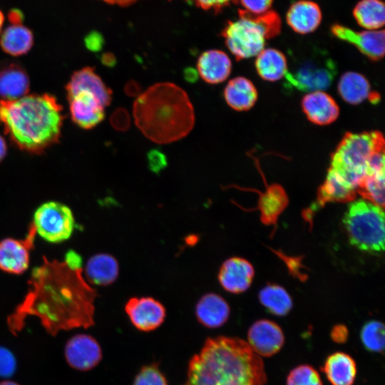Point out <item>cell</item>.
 <instances>
[{
    "mask_svg": "<svg viewBox=\"0 0 385 385\" xmlns=\"http://www.w3.org/2000/svg\"><path fill=\"white\" fill-rule=\"evenodd\" d=\"M356 193V190L348 186L328 170L325 180L319 188L317 200L321 204L351 202L354 200Z\"/></svg>",
    "mask_w": 385,
    "mask_h": 385,
    "instance_id": "obj_31",
    "label": "cell"
},
{
    "mask_svg": "<svg viewBox=\"0 0 385 385\" xmlns=\"http://www.w3.org/2000/svg\"><path fill=\"white\" fill-rule=\"evenodd\" d=\"M223 96L227 104L237 111L250 110L257 100L255 85L243 76L230 80L224 88Z\"/></svg>",
    "mask_w": 385,
    "mask_h": 385,
    "instance_id": "obj_25",
    "label": "cell"
},
{
    "mask_svg": "<svg viewBox=\"0 0 385 385\" xmlns=\"http://www.w3.org/2000/svg\"><path fill=\"white\" fill-rule=\"evenodd\" d=\"M7 153V145L4 138L0 135V162L6 157Z\"/></svg>",
    "mask_w": 385,
    "mask_h": 385,
    "instance_id": "obj_48",
    "label": "cell"
},
{
    "mask_svg": "<svg viewBox=\"0 0 385 385\" xmlns=\"http://www.w3.org/2000/svg\"><path fill=\"white\" fill-rule=\"evenodd\" d=\"M82 263L80 255L71 250L62 261L43 256L31 273L24 299L7 317L9 332L17 336L29 317L38 318L53 337L61 331L93 326L97 292L83 277Z\"/></svg>",
    "mask_w": 385,
    "mask_h": 385,
    "instance_id": "obj_1",
    "label": "cell"
},
{
    "mask_svg": "<svg viewBox=\"0 0 385 385\" xmlns=\"http://www.w3.org/2000/svg\"><path fill=\"white\" fill-rule=\"evenodd\" d=\"M85 43L88 49L96 52L102 48L104 41L100 34L92 32L85 38Z\"/></svg>",
    "mask_w": 385,
    "mask_h": 385,
    "instance_id": "obj_42",
    "label": "cell"
},
{
    "mask_svg": "<svg viewBox=\"0 0 385 385\" xmlns=\"http://www.w3.org/2000/svg\"><path fill=\"white\" fill-rule=\"evenodd\" d=\"M64 356L71 368L86 371L101 362L103 354L99 343L94 337L86 334H78L67 341Z\"/></svg>",
    "mask_w": 385,
    "mask_h": 385,
    "instance_id": "obj_12",
    "label": "cell"
},
{
    "mask_svg": "<svg viewBox=\"0 0 385 385\" xmlns=\"http://www.w3.org/2000/svg\"><path fill=\"white\" fill-rule=\"evenodd\" d=\"M36 234L35 227L31 223L24 239L6 237L0 241L1 270L12 274H21L28 270Z\"/></svg>",
    "mask_w": 385,
    "mask_h": 385,
    "instance_id": "obj_10",
    "label": "cell"
},
{
    "mask_svg": "<svg viewBox=\"0 0 385 385\" xmlns=\"http://www.w3.org/2000/svg\"><path fill=\"white\" fill-rule=\"evenodd\" d=\"M322 370L332 385H353L357 372L354 359L342 351L328 356Z\"/></svg>",
    "mask_w": 385,
    "mask_h": 385,
    "instance_id": "obj_26",
    "label": "cell"
},
{
    "mask_svg": "<svg viewBox=\"0 0 385 385\" xmlns=\"http://www.w3.org/2000/svg\"><path fill=\"white\" fill-rule=\"evenodd\" d=\"M258 75L267 81H277L284 76L288 69L285 56L275 48H264L256 57Z\"/></svg>",
    "mask_w": 385,
    "mask_h": 385,
    "instance_id": "obj_27",
    "label": "cell"
},
{
    "mask_svg": "<svg viewBox=\"0 0 385 385\" xmlns=\"http://www.w3.org/2000/svg\"><path fill=\"white\" fill-rule=\"evenodd\" d=\"M260 303L270 313L277 316H284L292 307V301L288 292L277 284H269L259 293Z\"/></svg>",
    "mask_w": 385,
    "mask_h": 385,
    "instance_id": "obj_32",
    "label": "cell"
},
{
    "mask_svg": "<svg viewBox=\"0 0 385 385\" xmlns=\"http://www.w3.org/2000/svg\"><path fill=\"white\" fill-rule=\"evenodd\" d=\"M119 274V264L113 255L98 253L91 256L85 266L86 281L98 286L113 283Z\"/></svg>",
    "mask_w": 385,
    "mask_h": 385,
    "instance_id": "obj_24",
    "label": "cell"
},
{
    "mask_svg": "<svg viewBox=\"0 0 385 385\" xmlns=\"http://www.w3.org/2000/svg\"><path fill=\"white\" fill-rule=\"evenodd\" d=\"M364 199L384 208V171L366 175L357 190Z\"/></svg>",
    "mask_w": 385,
    "mask_h": 385,
    "instance_id": "obj_33",
    "label": "cell"
},
{
    "mask_svg": "<svg viewBox=\"0 0 385 385\" xmlns=\"http://www.w3.org/2000/svg\"><path fill=\"white\" fill-rule=\"evenodd\" d=\"M337 73L334 61L323 52H314L294 61L284 75V87L303 92L324 91Z\"/></svg>",
    "mask_w": 385,
    "mask_h": 385,
    "instance_id": "obj_8",
    "label": "cell"
},
{
    "mask_svg": "<svg viewBox=\"0 0 385 385\" xmlns=\"http://www.w3.org/2000/svg\"><path fill=\"white\" fill-rule=\"evenodd\" d=\"M34 36L30 29L19 24H11L3 31L0 45L2 50L13 56L26 54L32 47Z\"/></svg>",
    "mask_w": 385,
    "mask_h": 385,
    "instance_id": "obj_28",
    "label": "cell"
},
{
    "mask_svg": "<svg viewBox=\"0 0 385 385\" xmlns=\"http://www.w3.org/2000/svg\"><path fill=\"white\" fill-rule=\"evenodd\" d=\"M287 204L288 197L282 186L274 184L267 187L259 200L263 222L267 225L274 223Z\"/></svg>",
    "mask_w": 385,
    "mask_h": 385,
    "instance_id": "obj_29",
    "label": "cell"
},
{
    "mask_svg": "<svg viewBox=\"0 0 385 385\" xmlns=\"http://www.w3.org/2000/svg\"><path fill=\"white\" fill-rule=\"evenodd\" d=\"M106 3L111 4H117L120 6H127L135 2L138 0H102Z\"/></svg>",
    "mask_w": 385,
    "mask_h": 385,
    "instance_id": "obj_49",
    "label": "cell"
},
{
    "mask_svg": "<svg viewBox=\"0 0 385 385\" xmlns=\"http://www.w3.org/2000/svg\"><path fill=\"white\" fill-rule=\"evenodd\" d=\"M233 3L239 4L243 11L253 15H260L270 10L273 0H233Z\"/></svg>",
    "mask_w": 385,
    "mask_h": 385,
    "instance_id": "obj_38",
    "label": "cell"
},
{
    "mask_svg": "<svg viewBox=\"0 0 385 385\" xmlns=\"http://www.w3.org/2000/svg\"><path fill=\"white\" fill-rule=\"evenodd\" d=\"M31 223L42 239L53 244L69 239L76 227L71 209L53 200L45 202L36 208Z\"/></svg>",
    "mask_w": 385,
    "mask_h": 385,
    "instance_id": "obj_9",
    "label": "cell"
},
{
    "mask_svg": "<svg viewBox=\"0 0 385 385\" xmlns=\"http://www.w3.org/2000/svg\"><path fill=\"white\" fill-rule=\"evenodd\" d=\"M301 104L308 120L317 125L331 124L339 115L335 100L323 91L308 93L302 98Z\"/></svg>",
    "mask_w": 385,
    "mask_h": 385,
    "instance_id": "obj_18",
    "label": "cell"
},
{
    "mask_svg": "<svg viewBox=\"0 0 385 385\" xmlns=\"http://www.w3.org/2000/svg\"><path fill=\"white\" fill-rule=\"evenodd\" d=\"M16 369V360L13 353L0 346V377L11 376Z\"/></svg>",
    "mask_w": 385,
    "mask_h": 385,
    "instance_id": "obj_37",
    "label": "cell"
},
{
    "mask_svg": "<svg viewBox=\"0 0 385 385\" xmlns=\"http://www.w3.org/2000/svg\"><path fill=\"white\" fill-rule=\"evenodd\" d=\"M0 385H20V384H19L18 383L15 381L5 380V381H0Z\"/></svg>",
    "mask_w": 385,
    "mask_h": 385,
    "instance_id": "obj_50",
    "label": "cell"
},
{
    "mask_svg": "<svg viewBox=\"0 0 385 385\" xmlns=\"http://www.w3.org/2000/svg\"><path fill=\"white\" fill-rule=\"evenodd\" d=\"M247 343L260 356H272L283 346L284 335L279 325L268 319H260L250 327Z\"/></svg>",
    "mask_w": 385,
    "mask_h": 385,
    "instance_id": "obj_14",
    "label": "cell"
},
{
    "mask_svg": "<svg viewBox=\"0 0 385 385\" xmlns=\"http://www.w3.org/2000/svg\"><path fill=\"white\" fill-rule=\"evenodd\" d=\"M64 117L62 106L49 93L0 101V123L5 134L29 153H42L58 142Z\"/></svg>",
    "mask_w": 385,
    "mask_h": 385,
    "instance_id": "obj_3",
    "label": "cell"
},
{
    "mask_svg": "<svg viewBox=\"0 0 385 385\" xmlns=\"http://www.w3.org/2000/svg\"><path fill=\"white\" fill-rule=\"evenodd\" d=\"M382 152L384 138L381 132L346 133L332 153L328 170L356 190L371 162Z\"/></svg>",
    "mask_w": 385,
    "mask_h": 385,
    "instance_id": "obj_5",
    "label": "cell"
},
{
    "mask_svg": "<svg viewBox=\"0 0 385 385\" xmlns=\"http://www.w3.org/2000/svg\"><path fill=\"white\" fill-rule=\"evenodd\" d=\"M101 61L104 66L108 68H113L115 66L117 63L115 56L111 53H103L101 56Z\"/></svg>",
    "mask_w": 385,
    "mask_h": 385,
    "instance_id": "obj_46",
    "label": "cell"
},
{
    "mask_svg": "<svg viewBox=\"0 0 385 385\" xmlns=\"http://www.w3.org/2000/svg\"><path fill=\"white\" fill-rule=\"evenodd\" d=\"M9 19L12 24H21L23 16L20 11L14 9L9 13Z\"/></svg>",
    "mask_w": 385,
    "mask_h": 385,
    "instance_id": "obj_47",
    "label": "cell"
},
{
    "mask_svg": "<svg viewBox=\"0 0 385 385\" xmlns=\"http://www.w3.org/2000/svg\"><path fill=\"white\" fill-rule=\"evenodd\" d=\"M110 123L117 131L124 132L130 126V118L128 111L122 107L117 108L110 116Z\"/></svg>",
    "mask_w": 385,
    "mask_h": 385,
    "instance_id": "obj_40",
    "label": "cell"
},
{
    "mask_svg": "<svg viewBox=\"0 0 385 385\" xmlns=\"http://www.w3.org/2000/svg\"><path fill=\"white\" fill-rule=\"evenodd\" d=\"M322 11L317 4L309 0L293 3L286 14V21L291 29L300 34L314 31L322 21Z\"/></svg>",
    "mask_w": 385,
    "mask_h": 385,
    "instance_id": "obj_22",
    "label": "cell"
},
{
    "mask_svg": "<svg viewBox=\"0 0 385 385\" xmlns=\"http://www.w3.org/2000/svg\"><path fill=\"white\" fill-rule=\"evenodd\" d=\"M337 89L343 100L351 105H358L367 99L376 103L379 100V94L371 91L366 78L356 72L344 73L339 81Z\"/></svg>",
    "mask_w": 385,
    "mask_h": 385,
    "instance_id": "obj_23",
    "label": "cell"
},
{
    "mask_svg": "<svg viewBox=\"0 0 385 385\" xmlns=\"http://www.w3.org/2000/svg\"><path fill=\"white\" fill-rule=\"evenodd\" d=\"M184 80L189 83H195L199 78L197 70L191 66L185 68L183 71Z\"/></svg>",
    "mask_w": 385,
    "mask_h": 385,
    "instance_id": "obj_45",
    "label": "cell"
},
{
    "mask_svg": "<svg viewBox=\"0 0 385 385\" xmlns=\"http://www.w3.org/2000/svg\"><path fill=\"white\" fill-rule=\"evenodd\" d=\"M281 26L280 17L274 11L253 15L240 9L239 19L228 21L220 34L228 50L240 61L257 56L266 41L279 34Z\"/></svg>",
    "mask_w": 385,
    "mask_h": 385,
    "instance_id": "obj_6",
    "label": "cell"
},
{
    "mask_svg": "<svg viewBox=\"0 0 385 385\" xmlns=\"http://www.w3.org/2000/svg\"><path fill=\"white\" fill-rule=\"evenodd\" d=\"M142 86L138 81L130 79L125 83L123 90L128 96L137 98L142 93Z\"/></svg>",
    "mask_w": 385,
    "mask_h": 385,
    "instance_id": "obj_44",
    "label": "cell"
},
{
    "mask_svg": "<svg viewBox=\"0 0 385 385\" xmlns=\"http://www.w3.org/2000/svg\"><path fill=\"white\" fill-rule=\"evenodd\" d=\"M331 33L336 38L354 45L372 61H379L384 57L385 35L383 30L356 31L335 24L331 26Z\"/></svg>",
    "mask_w": 385,
    "mask_h": 385,
    "instance_id": "obj_13",
    "label": "cell"
},
{
    "mask_svg": "<svg viewBox=\"0 0 385 385\" xmlns=\"http://www.w3.org/2000/svg\"><path fill=\"white\" fill-rule=\"evenodd\" d=\"M133 385H168L165 375L160 370L158 364L153 363L143 366L135 376Z\"/></svg>",
    "mask_w": 385,
    "mask_h": 385,
    "instance_id": "obj_36",
    "label": "cell"
},
{
    "mask_svg": "<svg viewBox=\"0 0 385 385\" xmlns=\"http://www.w3.org/2000/svg\"><path fill=\"white\" fill-rule=\"evenodd\" d=\"M135 123L141 133L158 144L185 138L195 124V112L187 93L170 82L156 83L133 103Z\"/></svg>",
    "mask_w": 385,
    "mask_h": 385,
    "instance_id": "obj_4",
    "label": "cell"
},
{
    "mask_svg": "<svg viewBox=\"0 0 385 385\" xmlns=\"http://www.w3.org/2000/svg\"><path fill=\"white\" fill-rule=\"evenodd\" d=\"M287 385H323L317 371L312 366L302 364L290 371Z\"/></svg>",
    "mask_w": 385,
    "mask_h": 385,
    "instance_id": "obj_35",
    "label": "cell"
},
{
    "mask_svg": "<svg viewBox=\"0 0 385 385\" xmlns=\"http://www.w3.org/2000/svg\"><path fill=\"white\" fill-rule=\"evenodd\" d=\"M330 336L333 342L338 344H343L348 339L349 332L344 325L337 324L332 328Z\"/></svg>",
    "mask_w": 385,
    "mask_h": 385,
    "instance_id": "obj_43",
    "label": "cell"
},
{
    "mask_svg": "<svg viewBox=\"0 0 385 385\" xmlns=\"http://www.w3.org/2000/svg\"><path fill=\"white\" fill-rule=\"evenodd\" d=\"M67 98L71 119L79 128L92 129L103 120L105 108L94 95L80 91Z\"/></svg>",
    "mask_w": 385,
    "mask_h": 385,
    "instance_id": "obj_15",
    "label": "cell"
},
{
    "mask_svg": "<svg viewBox=\"0 0 385 385\" xmlns=\"http://www.w3.org/2000/svg\"><path fill=\"white\" fill-rule=\"evenodd\" d=\"M350 202L343 218L350 243L364 252H382L384 248L383 208L365 199Z\"/></svg>",
    "mask_w": 385,
    "mask_h": 385,
    "instance_id": "obj_7",
    "label": "cell"
},
{
    "mask_svg": "<svg viewBox=\"0 0 385 385\" xmlns=\"http://www.w3.org/2000/svg\"><path fill=\"white\" fill-rule=\"evenodd\" d=\"M195 312L200 324L207 328L215 329L227 321L230 309L223 297L216 293H207L197 301Z\"/></svg>",
    "mask_w": 385,
    "mask_h": 385,
    "instance_id": "obj_21",
    "label": "cell"
},
{
    "mask_svg": "<svg viewBox=\"0 0 385 385\" xmlns=\"http://www.w3.org/2000/svg\"><path fill=\"white\" fill-rule=\"evenodd\" d=\"M125 312L131 324L141 332H151L165 321L164 305L152 297H133L125 304Z\"/></svg>",
    "mask_w": 385,
    "mask_h": 385,
    "instance_id": "obj_11",
    "label": "cell"
},
{
    "mask_svg": "<svg viewBox=\"0 0 385 385\" xmlns=\"http://www.w3.org/2000/svg\"><path fill=\"white\" fill-rule=\"evenodd\" d=\"M67 98L73 94L86 91L94 95L103 107L108 106L113 99V91L91 66L75 71L66 86Z\"/></svg>",
    "mask_w": 385,
    "mask_h": 385,
    "instance_id": "obj_17",
    "label": "cell"
},
{
    "mask_svg": "<svg viewBox=\"0 0 385 385\" xmlns=\"http://www.w3.org/2000/svg\"><path fill=\"white\" fill-rule=\"evenodd\" d=\"M267 381L261 356L237 337H208L188 362L183 385H264Z\"/></svg>",
    "mask_w": 385,
    "mask_h": 385,
    "instance_id": "obj_2",
    "label": "cell"
},
{
    "mask_svg": "<svg viewBox=\"0 0 385 385\" xmlns=\"http://www.w3.org/2000/svg\"><path fill=\"white\" fill-rule=\"evenodd\" d=\"M197 70L202 80L209 84H217L225 81L232 71V62L224 51L210 49L204 51L198 57Z\"/></svg>",
    "mask_w": 385,
    "mask_h": 385,
    "instance_id": "obj_20",
    "label": "cell"
},
{
    "mask_svg": "<svg viewBox=\"0 0 385 385\" xmlns=\"http://www.w3.org/2000/svg\"><path fill=\"white\" fill-rule=\"evenodd\" d=\"M360 338L364 346L369 351L380 353L384 349V326L382 322L371 320L361 328Z\"/></svg>",
    "mask_w": 385,
    "mask_h": 385,
    "instance_id": "obj_34",
    "label": "cell"
},
{
    "mask_svg": "<svg viewBox=\"0 0 385 385\" xmlns=\"http://www.w3.org/2000/svg\"><path fill=\"white\" fill-rule=\"evenodd\" d=\"M190 1L197 7L205 10H213L216 13L220 12L223 8L228 6L233 0H187Z\"/></svg>",
    "mask_w": 385,
    "mask_h": 385,
    "instance_id": "obj_41",
    "label": "cell"
},
{
    "mask_svg": "<svg viewBox=\"0 0 385 385\" xmlns=\"http://www.w3.org/2000/svg\"><path fill=\"white\" fill-rule=\"evenodd\" d=\"M29 75L19 63L6 60L0 62V97L2 100H16L28 94Z\"/></svg>",
    "mask_w": 385,
    "mask_h": 385,
    "instance_id": "obj_19",
    "label": "cell"
},
{
    "mask_svg": "<svg viewBox=\"0 0 385 385\" xmlns=\"http://www.w3.org/2000/svg\"><path fill=\"white\" fill-rule=\"evenodd\" d=\"M4 21V14H3L2 12L0 11V34H1V29H2Z\"/></svg>",
    "mask_w": 385,
    "mask_h": 385,
    "instance_id": "obj_51",
    "label": "cell"
},
{
    "mask_svg": "<svg viewBox=\"0 0 385 385\" xmlns=\"http://www.w3.org/2000/svg\"><path fill=\"white\" fill-rule=\"evenodd\" d=\"M146 160L149 170L155 174H160L168 166L166 155L158 148L150 150L147 153Z\"/></svg>",
    "mask_w": 385,
    "mask_h": 385,
    "instance_id": "obj_39",
    "label": "cell"
},
{
    "mask_svg": "<svg viewBox=\"0 0 385 385\" xmlns=\"http://www.w3.org/2000/svg\"><path fill=\"white\" fill-rule=\"evenodd\" d=\"M255 271L252 264L242 257H233L226 260L218 272L220 286L227 292L239 294L251 285Z\"/></svg>",
    "mask_w": 385,
    "mask_h": 385,
    "instance_id": "obj_16",
    "label": "cell"
},
{
    "mask_svg": "<svg viewBox=\"0 0 385 385\" xmlns=\"http://www.w3.org/2000/svg\"><path fill=\"white\" fill-rule=\"evenodd\" d=\"M353 16L359 26L375 31L384 26L385 7L381 0H361L353 9Z\"/></svg>",
    "mask_w": 385,
    "mask_h": 385,
    "instance_id": "obj_30",
    "label": "cell"
}]
</instances>
